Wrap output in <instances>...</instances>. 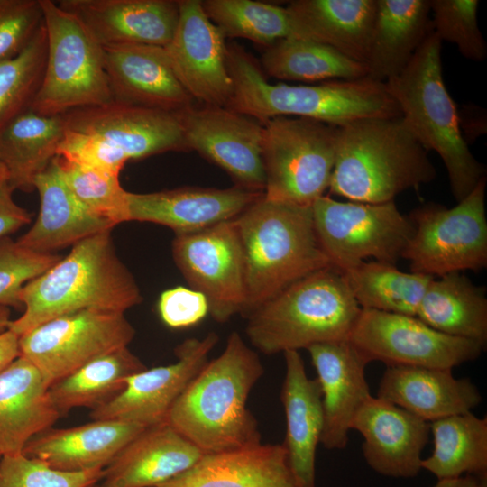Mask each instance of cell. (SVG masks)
<instances>
[{
	"mask_svg": "<svg viewBox=\"0 0 487 487\" xmlns=\"http://www.w3.org/2000/svg\"><path fill=\"white\" fill-rule=\"evenodd\" d=\"M144 428L118 420H93L68 428L50 427L34 436L23 454L64 472L105 469Z\"/></svg>",
	"mask_w": 487,
	"mask_h": 487,
	"instance_id": "27",
	"label": "cell"
},
{
	"mask_svg": "<svg viewBox=\"0 0 487 487\" xmlns=\"http://www.w3.org/2000/svg\"><path fill=\"white\" fill-rule=\"evenodd\" d=\"M430 0H377L367 60L369 78L400 74L432 32Z\"/></svg>",
	"mask_w": 487,
	"mask_h": 487,
	"instance_id": "32",
	"label": "cell"
},
{
	"mask_svg": "<svg viewBox=\"0 0 487 487\" xmlns=\"http://www.w3.org/2000/svg\"><path fill=\"white\" fill-rule=\"evenodd\" d=\"M46 51L43 22L21 53L0 63V132L14 118L30 108L42 79Z\"/></svg>",
	"mask_w": 487,
	"mask_h": 487,
	"instance_id": "40",
	"label": "cell"
},
{
	"mask_svg": "<svg viewBox=\"0 0 487 487\" xmlns=\"http://www.w3.org/2000/svg\"><path fill=\"white\" fill-rule=\"evenodd\" d=\"M90 487H105V486H103L102 484L96 485V484H94V485H92V486H90Z\"/></svg>",
	"mask_w": 487,
	"mask_h": 487,
	"instance_id": "54",
	"label": "cell"
},
{
	"mask_svg": "<svg viewBox=\"0 0 487 487\" xmlns=\"http://www.w3.org/2000/svg\"><path fill=\"white\" fill-rule=\"evenodd\" d=\"M261 65L274 78L299 82L357 79L368 76L364 63L314 41L281 39L266 48Z\"/></svg>",
	"mask_w": 487,
	"mask_h": 487,
	"instance_id": "36",
	"label": "cell"
},
{
	"mask_svg": "<svg viewBox=\"0 0 487 487\" xmlns=\"http://www.w3.org/2000/svg\"><path fill=\"white\" fill-rule=\"evenodd\" d=\"M42 24L41 0H0V63L21 53Z\"/></svg>",
	"mask_w": 487,
	"mask_h": 487,
	"instance_id": "45",
	"label": "cell"
},
{
	"mask_svg": "<svg viewBox=\"0 0 487 487\" xmlns=\"http://www.w3.org/2000/svg\"><path fill=\"white\" fill-rule=\"evenodd\" d=\"M23 313L8 330L18 336L54 317L96 308L124 313L142 300L140 289L116 254L111 231L87 237L21 291Z\"/></svg>",
	"mask_w": 487,
	"mask_h": 487,
	"instance_id": "3",
	"label": "cell"
},
{
	"mask_svg": "<svg viewBox=\"0 0 487 487\" xmlns=\"http://www.w3.org/2000/svg\"><path fill=\"white\" fill-rule=\"evenodd\" d=\"M311 208L318 243L330 265L340 271L369 258L396 264L414 232L409 216L394 201L343 202L323 196Z\"/></svg>",
	"mask_w": 487,
	"mask_h": 487,
	"instance_id": "11",
	"label": "cell"
},
{
	"mask_svg": "<svg viewBox=\"0 0 487 487\" xmlns=\"http://www.w3.org/2000/svg\"><path fill=\"white\" fill-rule=\"evenodd\" d=\"M14 190L8 181L0 183V239L31 222L30 213L14 202Z\"/></svg>",
	"mask_w": 487,
	"mask_h": 487,
	"instance_id": "48",
	"label": "cell"
},
{
	"mask_svg": "<svg viewBox=\"0 0 487 487\" xmlns=\"http://www.w3.org/2000/svg\"><path fill=\"white\" fill-rule=\"evenodd\" d=\"M202 7L225 38H244L269 47L293 37L287 8L253 0H205Z\"/></svg>",
	"mask_w": 487,
	"mask_h": 487,
	"instance_id": "39",
	"label": "cell"
},
{
	"mask_svg": "<svg viewBox=\"0 0 487 487\" xmlns=\"http://www.w3.org/2000/svg\"><path fill=\"white\" fill-rule=\"evenodd\" d=\"M441 45L432 30L405 69L384 83L410 132L427 152L441 158L458 202L485 176V170L463 137L457 106L443 79Z\"/></svg>",
	"mask_w": 487,
	"mask_h": 487,
	"instance_id": "6",
	"label": "cell"
},
{
	"mask_svg": "<svg viewBox=\"0 0 487 487\" xmlns=\"http://www.w3.org/2000/svg\"><path fill=\"white\" fill-rule=\"evenodd\" d=\"M8 181V173L5 166L0 163V183Z\"/></svg>",
	"mask_w": 487,
	"mask_h": 487,
	"instance_id": "53",
	"label": "cell"
},
{
	"mask_svg": "<svg viewBox=\"0 0 487 487\" xmlns=\"http://www.w3.org/2000/svg\"><path fill=\"white\" fill-rule=\"evenodd\" d=\"M1 456H2V455H0V458H1Z\"/></svg>",
	"mask_w": 487,
	"mask_h": 487,
	"instance_id": "55",
	"label": "cell"
},
{
	"mask_svg": "<svg viewBox=\"0 0 487 487\" xmlns=\"http://www.w3.org/2000/svg\"><path fill=\"white\" fill-rule=\"evenodd\" d=\"M46 30L45 68L30 109L61 115L113 102L103 47L87 28L57 2L41 0Z\"/></svg>",
	"mask_w": 487,
	"mask_h": 487,
	"instance_id": "8",
	"label": "cell"
},
{
	"mask_svg": "<svg viewBox=\"0 0 487 487\" xmlns=\"http://www.w3.org/2000/svg\"><path fill=\"white\" fill-rule=\"evenodd\" d=\"M63 117L66 128L101 138L127 161L188 151L179 113L113 101L74 109Z\"/></svg>",
	"mask_w": 487,
	"mask_h": 487,
	"instance_id": "18",
	"label": "cell"
},
{
	"mask_svg": "<svg viewBox=\"0 0 487 487\" xmlns=\"http://www.w3.org/2000/svg\"><path fill=\"white\" fill-rule=\"evenodd\" d=\"M179 15L164 48L179 83L194 101L226 107L233 81L226 66L225 37L207 16L201 1L179 0Z\"/></svg>",
	"mask_w": 487,
	"mask_h": 487,
	"instance_id": "17",
	"label": "cell"
},
{
	"mask_svg": "<svg viewBox=\"0 0 487 487\" xmlns=\"http://www.w3.org/2000/svg\"><path fill=\"white\" fill-rule=\"evenodd\" d=\"M377 397L428 423L471 412L482 400L477 387L452 369L419 366H387Z\"/></svg>",
	"mask_w": 487,
	"mask_h": 487,
	"instance_id": "26",
	"label": "cell"
},
{
	"mask_svg": "<svg viewBox=\"0 0 487 487\" xmlns=\"http://www.w3.org/2000/svg\"><path fill=\"white\" fill-rule=\"evenodd\" d=\"M33 186L41 207L32 226L16 241L23 247L54 253L115 226L78 199L62 176L57 156L36 176Z\"/></svg>",
	"mask_w": 487,
	"mask_h": 487,
	"instance_id": "24",
	"label": "cell"
},
{
	"mask_svg": "<svg viewBox=\"0 0 487 487\" xmlns=\"http://www.w3.org/2000/svg\"><path fill=\"white\" fill-rule=\"evenodd\" d=\"M19 356V336L8 329L1 332L0 372Z\"/></svg>",
	"mask_w": 487,
	"mask_h": 487,
	"instance_id": "50",
	"label": "cell"
},
{
	"mask_svg": "<svg viewBox=\"0 0 487 487\" xmlns=\"http://www.w3.org/2000/svg\"><path fill=\"white\" fill-rule=\"evenodd\" d=\"M263 372L258 354L232 332L224 351L207 362L177 399L167 423L205 454L262 443L246 403Z\"/></svg>",
	"mask_w": 487,
	"mask_h": 487,
	"instance_id": "2",
	"label": "cell"
},
{
	"mask_svg": "<svg viewBox=\"0 0 487 487\" xmlns=\"http://www.w3.org/2000/svg\"><path fill=\"white\" fill-rule=\"evenodd\" d=\"M352 429L363 436V457L377 473L408 479L421 471V455L430 433L428 422L372 395L356 412Z\"/></svg>",
	"mask_w": 487,
	"mask_h": 487,
	"instance_id": "19",
	"label": "cell"
},
{
	"mask_svg": "<svg viewBox=\"0 0 487 487\" xmlns=\"http://www.w3.org/2000/svg\"><path fill=\"white\" fill-rule=\"evenodd\" d=\"M262 126L264 197L311 207L329 188L339 127L294 116L274 117Z\"/></svg>",
	"mask_w": 487,
	"mask_h": 487,
	"instance_id": "9",
	"label": "cell"
},
{
	"mask_svg": "<svg viewBox=\"0 0 487 487\" xmlns=\"http://www.w3.org/2000/svg\"><path fill=\"white\" fill-rule=\"evenodd\" d=\"M362 308L329 266L289 286L246 316V335L265 354L348 340Z\"/></svg>",
	"mask_w": 487,
	"mask_h": 487,
	"instance_id": "7",
	"label": "cell"
},
{
	"mask_svg": "<svg viewBox=\"0 0 487 487\" xmlns=\"http://www.w3.org/2000/svg\"><path fill=\"white\" fill-rule=\"evenodd\" d=\"M158 312L162 322L173 329L198 324L209 314L207 298L201 292L182 286L161 292Z\"/></svg>",
	"mask_w": 487,
	"mask_h": 487,
	"instance_id": "47",
	"label": "cell"
},
{
	"mask_svg": "<svg viewBox=\"0 0 487 487\" xmlns=\"http://www.w3.org/2000/svg\"><path fill=\"white\" fill-rule=\"evenodd\" d=\"M285 377L280 400L286 418L282 444L298 487H316V454L323 431L321 391L308 377L299 351L283 353Z\"/></svg>",
	"mask_w": 487,
	"mask_h": 487,
	"instance_id": "28",
	"label": "cell"
},
{
	"mask_svg": "<svg viewBox=\"0 0 487 487\" xmlns=\"http://www.w3.org/2000/svg\"><path fill=\"white\" fill-rule=\"evenodd\" d=\"M262 196L238 186L128 192V219L165 225L175 234L193 233L234 219Z\"/></svg>",
	"mask_w": 487,
	"mask_h": 487,
	"instance_id": "21",
	"label": "cell"
},
{
	"mask_svg": "<svg viewBox=\"0 0 487 487\" xmlns=\"http://www.w3.org/2000/svg\"><path fill=\"white\" fill-rule=\"evenodd\" d=\"M188 151L220 167L236 186L264 192L263 126L227 107L195 105L179 113Z\"/></svg>",
	"mask_w": 487,
	"mask_h": 487,
	"instance_id": "15",
	"label": "cell"
},
{
	"mask_svg": "<svg viewBox=\"0 0 487 487\" xmlns=\"http://www.w3.org/2000/svg\"><path fill=\"white\" fill-rule=\"evenodd\" d=\"M173 260L191 289L207 299L209 315L225 323L246 308L245 269L234 219L175 234Z\"/></svg>",
	"mask_w": 487,
	"mask_h": 487,
	"instance_id": "14",
	"label": "cell"
},
{
	"mask_svg": "<svg viewBox=\"0 0 487 487\" xmlns=\"http://www.w3.org/2000/svg\"><path fill=\"white\" fill-rule=\"evenodd\" d=\"M134 335L124 313L87 308L54 317L20 335L19 351L50 387L88 362L127 347Z\"/></svg>",
	"mask_w": 487,
	"mask_h": 487,
	"instance_id": "12",
	"label": "cell"
},
{
	"mask_svg": "<svg viewBox=\"0 0 487 487\" xmlns=\"http://www.w3.org/2000/svg\"><path fill=\"white\" fill-rule=\"evenodd\" d=\"M307 350L321 391L320 443L327 449H343L356 412L372 396L364 374L369 363L349 339L316 344Z\"/></svg>",
	"mask_w": 487,
	"mask_h": 487,
	"instance_id": "22",
	"label": "cell"
},
{
	"mask_svg": "<svg viewBox=\"0 0 487 487\" xmlns=\"http://www.w3.org/2000/svg\"><path fill=\"white\" fill-rule=\"evenodd\" d=\"M478 106H465L463 110H458L459 125L463 137L468 144V140L479 137L486 132L485 112L481 109L477 111Z\"/></svg>",
	"mask_w": 487,
	"mask_h": 487,
	"instance_id": "49",
	"label": "cell"
},
{
	"mask_svg": "<svg viewBox=\"0 0 487 487\" xmlns=\"http://www.w3.org/2000/svg\"><path fill=\"white\" fill-rule=\"evenodd\" d=\"M57 155L76 164L116 175L127 162L120 152L101 138L68 128H65Z\"/></svg>",
	"mask_w": 487,
	"mask_h": 487,
	"instance_id": "46",
	"label": "cell"
},
{
	"mask_svg": "<svg viewBox=\"0 0 487 487\" xmlns=\"http://www.w3.org/2000/svg\"><path fill=\"white\" fill-rule=\"evenodd\" d=\"M158 487H298L284 446H255L206 454L190 469Z\"/></svg>",
	"mask_w": 487,
	"mask_h": 487,
	"instance_id": "31",
	"label": "cell"
},
{
	"mask_svg": "<svg viewBox=\"0 0 487 487\" xmlns=\"http://www.w3.org/2000/svg\"><path fill=\"white\" fill-rule=\"evenodd\" d=\"M427 151L401 116L369 118L338 128L329 192L349 201H394L436 177Z\"/></svg>",
	"mask_w": 487,
	"mask_h": 487,
	"instance_id": "4",
	"label": "cell"
},
{
	"mask_svg": "<svg viewBox=\"0 0 487 487\" xmlns=\"http://www.w3.org/2000/svg\"><path fill=\"white\" fill-rule=\"evenodd\" d=\"M286 8L292 38L326 44L365 64L377 0H295Z\"/></svg>",
	"mask_w": 487,
	"mask_h": 487,
	"instance_id": "30",
	"label": "cell"
},
{
	"mask_svg": "<svg viewBox=\"0 0 487 487\" xmlns=\"http://www.w3.org/2000/svg\"><path fill=\"white\" fill-rule=\"evenodd\" d=\"M60 417L38 369L19 356L0 372V455L23 454L25 445Z\"/></svg>",
	"mask_w": 487,
	"mask_h": 487,
	"instance_id": "29",
	"label": "cell"
},
{
	"mask_svg": "<svg viewBox=\"0 0 487 487\" xmlns=\"http://www.w3.org/2000/svg\"><path fill=\"white\" fill-rule=\"evenodd\" d=\"M60 259L56 253L23 247L9 236L0 239V306L23 309L20 299L23 287Z\"/></svg>",
	"mask_w": 487,
	"mask_h": 487,
	"instance_id": "43",
	"label": "cell"
},
{
	"mask_svg": "<svg viewBox=\"0 0 487 487\" xmlns=\"http://www.w3.org/2000/svg\"><path fill=\"white\" fill-rule=\"evenodd\" d=\"M416 317L440 333L486 346V290L484 287L473 284L462 272L433 278Z\"/></svg>",
	"mask_w": 487,
	"mask_h": 487,
	"instance_id": "33",
	"label": "cell"
},
{
	"mask_svg": "<svg viewBox=\"0 0 487 487\" xmlns=\"http://www.w3.org/2000/svg\"><path fill=\"white\" fill-rule=\"evenodd\" d=\"M218 342L210 332L202 338H188L175 348L173 363L147 367L130 376L124 388L110 401L90 412L93 420H118L151 427L167 423L177 399L207 362Z\"/></svg>",
	"mask_w": 487,
	"mask_h": 487,
	"instance_id": "16",
	"label": "cell"
},
{
	"mask_svg": "<svg viewBox=\"0 0 487 487\" xmlns=\"http://www.w3.org/2000/svg\"><path fill=\"white\" fill-rule=\"evenodd\" d=\"M105 69L115 102L170 113L194 106L163 47L120 44L103 47Z\"/></svg>",
	"mask_w": 487,
	"mask_h": 487,
	"instance_id": "20",
	"label": "cell"
},
{
	"mask_svg": "<svg viewBox=\"0 0 487 487\" xmlns=\"http://www.w3.org/2000/svg\"><path fill=\"white\" fill-rule=\"evenodd\" d=\"M434 449L422 460V469L437 480L487 472V418L472 412L449 416L429 423Z\"/></svg>",
	"mask_w": 487,
	"mask_h": 487,
	"instance_id": "35",
	"label": "cell"
},
{
	"mask_svg": "<svg viewBox=\"0 0 487 487\" xmlns=\"http://www.w3.org/2000/svg\"><path fill=\"white\" fill-rule=\"evenodd\" d=\"M486 176L452 207L428 203L409 215L414 232L401 258L415 273L440 277L487 266Z\"/></svg>",
	"mask_w": 487,
	"mask_h": 487,
	"instance_id": "10",
	"label": "cell"
},
{
	"mask_svg": "<svg viewBox=\"0 0 487 487\" xmlns=\"http://www.w3.org/2000/svg\"><path fill=\"white\" fill-rule=\"evenodd\" d=\"M10 321V308L0 306V333L8 328Z\"/></svg>",
	"mask_w": 487,
	"mask_h": 487,
	"instance_id": "52",
	"label": "cell"
},
{
	"mask_svg": "<svg viewBox=\"0 0 487 487\" xmlns=\"http://www.w3.org/2000/svg\"><path fill=\"white\" fill-rule=\"evenodd\" d=\"M105 469L64 472L23 454L0 458V487H90L103 479Z\"/></svg>",
	"mask_w": 487,
	"mask_h": 487,
	"instance_id": "44",
	"label": "cell"
},
{
	"mask_svg": "<svg viewBox=\"0 0 487 487\" xmlns=\"http://www.w3.org/2000/svg\"><path fill=\"white\" fill-rule=\"evenodd\" d=\"M349 341L368 363L387 366L454 367L477 359L480 344L440 333L417 317L362 309Z\"/></svg>",
	"mask_w": 487,
	"mask_h": 487,
	"instance_id": "13",
	"label": "cell"
},
{
	"mask_svg": "<svg viewBox=\"0 0 487 487\" xmlns=\"http://www.w3.org/2000/svg\"><path fill=\"white\" fill-rule=\"evenodd\" d=\"M483 480L470 474L456 478L440 479L432 487H485Z\"/></svg>",
	"mask_w": 487,
	"mask_h": 487,
	"instance_id": "51",
	"label": "cell"
},
{
	"mask_svg": "<svg viewBox=\"0 0 487 487\" xmlns=\"http://www.w3.org/2000/svg\"><path fill=\"white\" fill-rule=\"evenodd\" d=\"M234 223L244 260V317L298 280L331 266L317 238L311 207L263 195Z\"/></svg>",
	"mask_w": 487,
	"mask_h": 487,
	"instance_id": "5",
	"label": "cell"
},
{
	"mask_svg": "<svg viewBox=\"0 0 487 487\" xmlns=\"http://www.w3.org/2000/svg\"><path fill=\"white\" fill-rule=\"evenodd\" d=\"M478 0H430L432 29L437 38L456 45L473 61L487 57V44L478 25Z\"/></svg>",
	"mask_w": 487,
	"mask_h": 487,
	"instance_id": "42",
	"label": "cell"
},
{
	"mask_svg": "<svg viewBox=\"0 0 487 487\" xmlns=\"http://www.w3.org/2000/svg\"><path fill=\"white\" fill-rule=\"evenodd\" d=\"M233 96L226 106L263 124L278 116L316 120L342 127L369 118L401 116L384 82L364 77L317 85L271 84L254 58L239 45H226Z\"/></svg>",
	"mask_w": 487,
	"mask_h": 487,
	"instance_id": "1",
	"label": "cell"
},
{
	"mask_svg": "<svg viewBox=\"0 0 487 487\" xmlns=\"http://www.w3.org/2000/svg\"><path fill=\"white\" fill-rule=\"evenodd\" d=\"M57 4L76 16L102 47H165L179 15V1L173 0H62Z\"/></svg>",
	"mask_w": 487,
	"mask_h": 487,
	"instance_id": "23",
	"label": "cell"
},
{
	"mask_svg": "<svg viewBox=\"0 0 487 487\" xmlns=\"http://www.w3.org/2000/svg\"><path fill=\"white\" fill-rule=\"evenodd\" d=\"M341 272L362 309L413 317L434 278L377 261H365Z\"/></svg>",
	"mask_w": 487,
	"mask_h": 487,
	"instance_id": "38",
	"label": "cell"
},
{
	"mask_svg": "<svg viewBox=\"0 0 487 487\" xmlns=\"http://www.w3.org/2000/svg\"><path fill=\"white\" fill-rule=\"evenodd\" d=\"M145 368L128 346L123 347L88 362L51 384L49 394L60 415L79 407L92 410L110 401L124 388L130 376Z\"/></svg>",
	"mask_w": 487,
	"mask_h": 487,
	"instance_id": "37",
	"label": "cell"
},
{
	"mask_svg": "<svg viewBox=\"0 0 487 487\" xmlns=\"http://www.w3.org/2000/svg\"><path fill=\"white\" fill-rule=\"evenodd\" d=\"M206 455L170 424L145 427L105 468V487H158Z\"/></svg>",
	"mask_w": 487,
	"mask_h": 487,
	"instance_id": "25",
	"label": "cell"
},
{
	"mask_svg": "<svg viewBox=\"0 0 487 487\" xmlns=\"http://www.w3.org/2000/svg\"><path fill=\"white\" fill-rule=\"evenodd\" d=\"M57 158L67 185L83 205L115 225L129 221L128 191L121 186L119 175Z\"/></svg>",
	"mask_w": 487,
	"mask_h": 487,
	"instance_id": "41",
	"label": "cell"
},
{
	"mask_svg": "<svg viewBox=\"0 0 487 487\" xmlns=\"http://www.w3.org/2000/svg\"><path fill=\"white\" fill-rule=\"evenodd\" d=\"M65 128L63 115H44L28 108L1 130L0 163L14 189L34 188L36 176L57 156Z\"/></svg>",
	"mask_w": 487,
	"mask_h": 487,
	"instance_id": "34",
	"label": "cell"
}]
</instances>
